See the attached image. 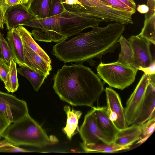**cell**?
<instances>
[{
  "label": "cell",
  "instance_id": "cell-35",
  "mask_svg": "<svg viewBox=\"0 0 155 155\" xmlns=\"http://www.w3.org/2000/svg\"><path fill=\"white\" fill-rule=\"evenodd\" d=\"M138 70L143 71L145 74L148 75L155 74V61L149 66L144 68L140 67Z\"/></svg>",
  "mask_w": 155,
  "mask_h": 155
},
{
  "label": "cell",
  "instance_id": "cell-3",
  "mask_svg": "<svg viewBox=\"0 0 155 155\" xmlns=\"http://www.w3.org/2000/svg\"><path fill=\"white\" fill-rule=\"evenodd\" d=\"M1 137L16 146L42 147L58 141L54 136H48L39 124L29 115L9 125Z\"/></svg>",
  "mask_w": 155,
  "mask_h": 155
},
{
  "label": "cell",
  "instance_id": "cell-11",
  "mask_svg": "<svg viewBox=\"0 0 155 155\" xmlns=\"http://www.w3.org/2000/svg\"><path fill=\"white\" fill-rule=\"evenodd\" d=\"M128 40L133 53V67L138 70L140 67L144 68L150 65L155 60L150 50V42L138 35L131 36Z\"/></svg>",
  "mask_w": 155,
  "mask_h": 155
},
{
  "label": "cell",
  "instance_id": "cell-16",
  "mask_svg": "<svg viewBox=\"0 0 155 155\" xmlns=\"http://www.w3.org/2000/svg\"><path fill=\"white\" fill-rule=\"evenodd\" d=\"M97 125L105 135L114 138L119 130L110 119L106 107H92Z\"/></svg>",
  "mask_w": 155,
  "mask_h": 155
},
{
  "label": "cell",
  "instance_id": "cell-8",
  "mask_svg": "<svg viewBox=\"0 0 155 155\" xmlns=\"http://www.w3.org/2000/svg\"><path fill=\"white\" fill-rule=\"evenodd\" d=\"M28 114L26 101L0 91V115L10 124L20 120Z\"/></svg>",
  "mask_w": 155,
  "mask_h": 155
},
{
  "label": "cell",
  "instance_id": "cell-25",
  "mask_svg": "<svg viewBox=\"0 0 155 155\" xmlns=\"http://www.w3.org/2000/svg\"><path fill=\"white\" fill-rule=\"evenodd\" d=\"M149 41L151 44H155V13L145 19L143 26L138 35Z\"/></svg>",
  "mask_w": 155,
  "mask_h": 155
},
{
  "label": "cell",
  "instance_id": "cell-32",
  "mask_svg": "<svg viewBox=\"0 0 155 155\" xmlns=\"http://www.w3.org/2000/svg\"><path fill=\"white\" fill-rule=\"evenodd\" d=\"M9 66L4 61L0 60V79L5 84L8 81Z\"/></svg>",
  "mask_w": 155,
  "mask_h": 155
},
{
  "label": "cell",
  "instance_id": "cell-1",
  "mask_svg": "<svg viewBox=\"0 0 155 155\" xmlns=\"http://www.w3.org/2000/svg\"><path fill=\"white\" fill-rule=\"evenodd\" d=\"M53 79L56 93L61 100L72 106L92 107L104 90L105 83L81 64L64 65Z\"/></svg>",
  "mask_w": 155,
  "mask_h": 155
},
{
  "label": "cell",
  "instance_id": "cell-38",
  "mask_svg": "<svg viewBox=\"0 0 155 155\" xmlns=\"http://www.w3.org/2000/svg\"><path fill=\"white\" fill-rule=\"evenodd\" d=\"M130 7L136 9V4L134 0H119Z\"/></svg>",
  "mask_w": 155,
  "mask_h": 155
},
{
  "label": "cell",
  "instance_id": "cell-7",
  "mask_svg": "<svg viewBox=\"0 0 155 155\" xmlns=\"http://www.w3.org/2000/svg\"><path fill=\"white\" fill-rule=\"evenodd\" d=\"M60 19L54 17L35 18L25 22L21 25L35 28L32 30L31 34L36 40L58 42L67 39L60 33Z\"/></svg>",
  "mask_w": 155,
  "mask_h": 155
},
{
  "label": "cell",
  "instance_id": "cell-34",
  "mask_svg": "<svg viewBox=\"0 0 155 155\" xmlns=\"http://www.w3.org/2000/svg\"><path fill=\"white\" fill-rule=\"evenodd\" d=\"M147 5L149 8V10L145 14V19L148 18L155 13V0H148Z\"/></svg>",
  "mask_w": 155,
  "mask_h": 155
},
{
  "label": "cell",
  "instance_id": "cell-4",
  "mask_svg": "<svg viewBox=\"0 0 155 155\" xmlns=\"http://www.w3.org/2000/svg\"><path fill=\"white\" fill-rule=\"evenodd\" d=\"M64 4L65 11L60 19V33L68 39L89 28L98 26L103 20L92 16L79 5Z\"/></svg>",
  "mask_w": 155,
  "mask_h": 155
},
{
  "label": "cell",
  "instance_id": "cell-36",
  "mask_svg": "<svg viewBox=\"0 0 155 155\" xmlns=\"http://www.w3.org/2000/svg\"><path fill=\"white\" fill-rule=\"evenodd\" d=\"M11 124L0 115V137Z\"/></svg>",
  "mask_w": 155,
  "mask_h": 155
},
{
  "label": "cell",
  "instance_id": "cell-28",
  "mask_svg": "<svg viewBox=\"0 0 155 155\" xmlns=\"http://www.w3.org/2000/svg\"><path fill=\"white\" fill-rule=\"evenodd\" d=\"M0 45L1 55L3 60L8 65L12 59L15 61V58L9 43L1 34L0 35Z\"/></svg>",
  "mask_w": 155,
  "mask_h": 155
},
{
  "label": "cell",
  "instance_id": "cell-40",
  "mask_svg": "<svg viewBox=\"0 0 155 155\" xmlns=\"http://www.w3.org/2000/svg\"><path fill=\"white\" fill-rule=\"evenodd\" d=\"M5 2L10 6L22 4L21 0H5Z\"/></svg>",
  "mask_w": 155,
  "mask_h": 155
},
{
  "label": "cell",
  "instance_id": "cell-18",
  "mask_svg": "<svg viewBox=\"0 0 155 155\" xmlns=\"http://www.w3.org/2000/svg\"><path fill=\"white\" fill-rule=\"evenodd\" d=\"M6 38L14 56L15 62L20 66H26L23 44L15 28L9 30Z\"/></svg>",
  "mask_w": 155,
  "mask_h": 155
},
{
  "label": "cell",
  "instance_id": "cell-5",
  "mask_svg": "<svg viewBox=\"0 0 155 155\" xmlns=\"http://www.w3.org/2000/svg\"><path fill=\"white\" fill-rule=\"evenodd\" d=\"M138 70L116 61L101 62L97 68V75L111 87L123 90L134 81Z\"/></svg>",
  "mask_w": 155,
  "mask_h": 155
},
{
  "label": "cell",
  "instance_id": "cell-24",
  "mask_svg": "<svg viewBox=\"0 0 155 155\" xmlns=\"http://www.w3.org/2000/svg\"><path fill=\"white\" fill-rule=\"evenodd\" d=\"M20 67L17 69V72L26 77L30 81L34 90L38 91L48 76L40 74L27 66Z\"/></svg>",
  "mask_w": 155,
  "mask_h": 155
},
{
  "label": "cell",
  "instance_id": "cell-29",
  "mask_svg": "<svg viewBox=\"0 0 155 155\" xmlns=\"http://www.w3.org/2000/svg\"><path fill=\"white\" fill-rule=\"evenodd\" d=\"M64 0H52L48 17L60 18L66 9L63 2Z\"/></svg>",
  "mask_w": 155,
  "mask_h": 155
},
{
  "label": "cell",
  "instance_id": "cell-43",
  "mask_svg": "<svg viewBox=\"0 0 155 155\" xmlns=\"http://www.w3.org/2000/svg\"></svg>",
  "mask_w": 155,
  "mask_h": 155
},
{
  "label": "cell",
  "instance_id": "cell-23",
  "mask_svg": "<svg viewBox=\"0 0 155 155\" xmlns=\"http://www.w3.org/2000/svg\"><path fill=\"white\" fill-rule=\"evenodd\" d=\"M117 42L120 44L121 50L117 61L126 65L133 67L134 62V55L129 41L122 34Z\"/></svg>",
  "mask_w": 155,
  "mask_h": 155
},
{
  "label": "cell",
  "instance_id": "cell-2",
  "mask_svg": "<svg viewBox=\"0 0 155 155\" xmlns=\"http://www.w3.org/2000/svg\"><path fill=\"white\" fill-rule=\"evenodd\" d=\"M87 32L81 33L68 41L57 42L52 53L64 63L91 61L94 65V58L101 60L102 56L111 53L114 48L112 36L105 27L92 28Z\"/></svg>",
  "mask_w": 155,
  "mask_h": 155
},
{
  "label": "cell",
  "instance_id": "cell-39",
  "mask_svg": "<svg viewBox=\"0 0 155 155\" xmlns=\"http://www.w3.org/2000/svg\"><path fill=\"white\" fill-rule=\"evenodd\" d=\"M63 3L69 5H79L84 7L82 3L78 0H64Z\"/></svg>",
  "mask_w": 155,
  "mask_h": 155
},
{
  "label": "cell",
  "instance_id": "cell-42",
  "mask_svg": "<svg viewBox=\"0 0 155 155\" xmlns=\"http://www.w3.org/2000/svg\"><path fill=\"white\" fill-rule=\"evenodd\" d=\"M1 34V33L0 32V35ZM0 60H3L2 58L1 53V49H0Z\"/></svg>",
  "mask_w": 155,
  "mask_h": 155
},
{
  "label": "cell",
  "instance_id": "cell-22",
  "mask_svg": "<svg viewBox=\"0 0 155 155\" xmlns=\"http://www.w3.org/2000/svg\"><path fill=\"white\" fill-rule=\"evenodd\" d=\"M81 146L84 151L87 153H113L128 149L130 148V147L121 146L114 142L107 143L100 142L94 144L81 145Z\"/></svg>",
  "mask_w": 155,
  "mask_h": 155
},
{
  "label": "cell",
  "instance_id": "cell-12",
  "mask_svg": "<svg viewBox=\"0 0 155 155\" xmlns=\"http://www.w3.org/2000/svg\"><path fill=\"white\" fill-rule=\"evenodd\" d=\"M106 93L107 112L110 119L119 130L127 128L128 126L126 122L124 108L118 94L110 87L105 89Z\"/></svg>",
  "mask_w": 155,
  "mask_h": 155
},
{
  "label": "cell",
  "instance_id": "cell-14",
  "mask_svg": "<svg viewBox=\"0 0 155 155\" xmlns=\"http://www.w3.org/2000/svg\"><path fill=\"white\" fill-rule=\"evenodd\" d=\"M35 18L28 11L25 5L21 4L10 6L4 17L6 29L9 30Z\"/></svg>",
  "mask_w": 155,
  "mask_h": 155
},
{
  "label": "cell",
  "instance_id": "cell-33",
  "mask_svg": "<svg viewBox=\"0 0 155 155\" xmlns=\"http://www.w3.org/2000/svg\"><path fill=\"white\" fill-rule=\"evenodd\" d=\"M10 6L6 4L5 0H0V28H4V17L5 14Z\"/></svg>",
  "mask_w": 155,
  "mask_h": 155
},
{
  "label": "cell",
  "instance_id": "cell-6",
  "mask_svg": "<svg viewBox=\"0 0 155 155\" xmlns=\"http://www.w3.org/2000/svg\"><path fill=\"white\" fill-rule=\"evenodd\" d=\"M78 0L92 16L105 22L114 21L124 25L134 23L131 17L135 12L114 7L100 0Z\"/></svg>",
  "mask_w": 155,
  "mask_h": 155
},
{
  "label": "cell",
  "instance_id": "cell-15",
  "mask_svg": "<svg viewBox=\"0 0 155 155\" xmlns=\"http://www.w3.org/2000/svg\"><path fill=\"white\" fill-rule=\"evenodd\" d=\"M23 44L26 66L40 74L48 76L52 69L51 65L28 46Z\"/></svg>",
  "mask_w": 155,
  "mask_h": 155
},
{
  "label": "cell",
  "instance_id": "cell-13",
  "mask_svg": "<svg viewBox=\"0 0 155 155\" xmlns=\"http://www.w3.org/2000/svg\"><path fill=\"white\" fill-rule=\"evenodd\" d=\"M149 76V82L134 123L138 125H141L155 117V74Z\"/></svg>",
  "mask_w": 155,
  "mask_h": 155
},
{
  "label": "cell",
  "instance_id": "cell-30",
  "mask_svg": "<svg viewBox=\"0 0 155 155\" xmlns=\"http://www.w3.org/2000/svg\"><path fill=\"white\" fill-rule=\"evenodd\" d=\"M33 151L14 146L5 139L0 141L1 152H31Z\"/></svg>",
  "mask_w": 155,
  "mask_h": 155
},
{
  "label": "cell",
  "instance_id": "cell-9",
  "mask_svg": "<svg viewBox=\"0 0 155 155\" xmlns=\"http://www.w3.org/2000/svg\"><path fill=\"white\" fill-rule=\"evenodd\" d=\"M79 132L83 141L81 145H87L100 142L107 143L114 142L113 138L105 135L99 129L92 109L85 115Z\"/></svg>",
  "mask_w": 155,
  "mask_h": 155
},
{
  "label": "cell",
  "instance_id": "cell-21",
  "mask_svg": "<svg viewBox=\"0 0 155 155\" xmlns=\"http://www.w3.org/2000/svg\"><path fill=\"white\" fill-rule=\"evenodd\" d=\"M52 0H28L26 5L29 12L36 18L48 17Z\"/></svg>",
  "mask_w": 155,
  "mask_h": 155
},
{
  "label": "cell",
  "instance_id": "cell-20",
  "mask_svg": "<svg viewBox=\"0 0 155 155\" xmlns=\"http://www.w3.org/2000/svg\"><path fill=\"white\" fill-rule=\"evenodd\" d=\"M23 43L41 56L48 64L51 65V60L47 54L42 49L33 39L32 34L21 25L15 28Z\"/></svg>",
  "mask_w": 155,
  "mask_h": 155
},
{
  "label": "cell",
  "instance_id": "cell-19",
  "mask_svg": "<svg viewBox=\"0 0 155 155\" xmlns=\"http://www.w3.org/2000/svg\"><path fill=\"white\" fill-rule=\"evenodd\" d=\"M64 110L67 115V119L66 126L63 128L62 130L67 135V138L71 140L73 136L79 132L78 123L82 112L80 110H74L73 108L71 110L68 105L64 106Z\"/></svg>",
  "mask_w": 155,
  "mask_h": 155
},
{
  "label": "cell",
  "instance_id": "cell-10",
  "mask_svg": "<svg viewBox=\"0 0 155 155\" xmlns=\"http://www.w3.org/2000/svg\"><path fill=\"white\" fill-rule=\"evenodd\" d=\"M149 81V75L144 73L127 101L124 108L126 120L128 126L136 122Z\"/></svg>",
  "mask_w": 155,
  "mask_h": 155
},
{
  "label": "cell",
  "instance_id": "cell-41",
  "mask_svg": "<svg viewBox=\"0 0 155 155\" xmlns=\"http://www.w3.org/2000/svg\"><path fill=\"white\" fill-rule=\"evenodd\" d=\"M21 1L22 4L24 5H26L27 3L28 0H21Z\"/></svg>",
  "mask_w": 155,
  "mask_h": 155
},
{
  "label": "cell",
  "instance_id": "cell-37",
  "mask_svg": "<svg viewBox=\"0 0 155 155\" xmlns=\"http://www.w3.org/2000/svg\"><path fill=\"white\" fill-rule=\"evenodd\" d=\"M137 10L139 13L146 14L148 12L149 8L147 5L145 4L139 5L137 6Z\"/></svg>",
  "mask_w": 155,
  "mask_h": 155
},
{
  "label": "cell",
  "instance_id": "cell-27",
  "mask_svg": "<svg viewBox=\"0 0 155 155\" xmlns=\"http://www.w3.org/2000/svg\"><path fill=\"white\" fill-rule=\"evenodd\" d=\"M142 135L137 143L141 144L145 142L151 135L155 130V117H152L141 125Z\"/></svg>",
  "mask_w": 155,
  "mask_h": 155
},
{
  "label": "cell",
  "instance_id": "cell-31",
  "mask_svg": "<svg viewBox=\"0 0 155 155\" xmlns=\"http://www.w3.org/2000/svg\"><path fill=\"white\" fill-rule=\"evenodd\" d=\"M104 3L114 7L130 12H136V9L131 8L119 0H100Z\"/></svg>",
  "mask_w": 155,
  "mask_h": 155
},
{
  "label": "cell",
  "instance_id": "cell-17",
  "mask_svg": "<svg viewBox=\"0 0 155 155\" xmlns=\"http://www.w3.org/2000/svg\"><path fill=\"white\" fill-rule=\"evenodd\" d=\"M131 125L119 130L114 138V143L122 146L130 147L140 139L142 133L141 125L135 123Z\"/></svg>",
  "mask_w": 155,
  "mask_h": 155
},
{
  "label": "cell",
  "instance_id": "cell-26",
  "mask_svg": "<svg viewBox=\"0 0 155 155\" xmlns=\"http://www.w3.org/2000/svg\"><path fill=\"white\" fill-rule=\"evenodd\" d=\"M9 71L8 81L5 84V88L8 92L14 93L18 89L19 86L16 63L12 59L9 65Z\"/></svg>",
  "mask_w": 155,
  "mask_h": 155
}]
</instances>
